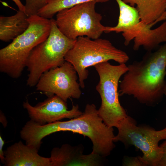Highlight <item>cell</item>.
I'll return each mask as SVG.
<instances>
[{"label": "cell", "instance_id": "1", "mask_svg": "<svg viewBox=\"0 0 166 166\" xmlns=\"http://www.w3.org/2000/svg\"><path fill=\"white\" fill-rule=\"evenodd\" d=\"M128 67L119 85V96H132L148 106L159 103L166 86V42L154 52H147L141 60Z\"/></svg>", "mask_w": 166, "mask_h": 166}, {"label": "cell", "instance_id": "2", "mask_svg": "<svg viewBox=\"0 0 166 166\" xmlns=\"http://www.w3.org/2000/svg\"><path fill=\"white\" fill-rule=\"evenodd\" d=\"M28 20L27 29L0 50V71L14 79L21 76L31 52L47 38L50 31V19L35 14Z\"/></svg>", "mask_w": 166, "mask_h": 166}, {"label": "cell", "instance_id": "3", "mask_svg": "<svg viewBox=\"0 0 166 166\" xmlns=\"http://www.w3.org/2000/svg\"><path fill=\"white\" fill-rule=\"evenodd\" d=\"M45 129L48 135L67 131L87 136L93 144L92 152L104 157L109 155L115 147L113 128L105 124L93 104H87L80 116L66 121L47 124Z\"/></svg>", "mask_w": 166, "mask_h": 166}, {"label": "cell", "instance_id": "4", "mask_svg": "<svg viewBox=\"0 0 166 166\" xmlns=\"http://www.w3.org/2000/svg\"><path fill=\"white\" fill-rule=\"evenodd\" d=\"M119 9L117 24L106 26L105 32L122 33L124 43L127 46L134 40L133 49L137 51L141 47L147 52L152 51L162 42H166V20L157 27H152L156 22L148 24L142 21L136 8L122 0H115Z\"/></svg>", "mask_w": 166, "mask_h": 166}, {"label": "cell", "instance_id": "5", "mask_svg": "<svg viewBox=\"0 0 166 166\" xmlns=\"http://www.w3.org/2000/svg\"><path fill=\"white\" fill-rule=\"evenodd\" d=\"M65 59L74 67L81 87L84 88L85 81L89 75L88 68L109 60L119 64H125L129 57L125 52L115 47L107 39L100 38L92 39L81 36L76 39Z\"/></svg>", "mask_w": 166, "mask_h": 166}, {"label": "cell", "instance_id": "6", "mask_svg": "<svg viewBox=\"0 0 166 166\" xmlns=\"http://www.w3.org/2000/svg\"><path fill=\"white\" fill-rule=\"evenodd\" d=\"M49 34L47 38L35 47L31 52L26 65L29 72L27 85L36 86L45 72L61 65L65 57L73 47L76 40L69 39L58 29L52 18Z\"/></svg>", "mask_w": 166, "mask_h": 166}, {"label": "cell", "instance_id": "7", "mask_svg": "<svg viewBox=\"0 0 166 166\" xmlns=\"http://www.w3.org/2000/svg\"><path fill=\"white\" fill-rule=\"evenodd\" d=\"M94 67L99 77L96 87L101 99L98 114L107 125L117 128L119 123L128 116L120 102L118 90L120 79L128 71V66L125 64L113 65L106 61Z\"/></svg>", "mask_w": 166, "mask_h": 166}, {"label": "cell", "instance_id": "8", "mask_svg": "<svg viewBox=\"0 0 166 166\" xmlns=\"http://www.w3.org/2000/svg\"><path fill=\"white\" fill-rule=\"evenodd\" d=\"M118 132L114 139L125 146L133 145L143 153L139 159L144 166H159L162 150L159 142L166 139V127L157 130L148 126H139L134 120L128 116L117 127Z\"/></svg>", "mask_w": 166, "mask_h": 166}, {"label": "cell", "instance_id": "9", "mask_svg": "<svg viewBox=\"0 0 166 166\" xmlns=\"http://www.w3.org/2000/svg\"><path fill=\"white\" fill-rule=\"evenodd\" d=\"M97 3L89 2L58 12L55 22L59 30L73 40L81 36L92 39L100 38L106 26L101 24L102 16L96 10Z\"/></svg>", "mask_w": 166, "mask_h": 166}, {"label": "cell", "instance_id": "10", "mask_svg": "<svg viewBox=\"0 0 166 166\" xmlns=\"http://www.w3.org/2000/svg\"><path fill=\"white\" fill-rule=\"evenodd\" d=\"M78 79L73 66L65 61L61 65L44 73L35 86L38 91L44 92L49 97L56 95L66 102L71 98H80L81 92Z\"/></svg>", "mask_w": 166, "mask_h": 166}, {"label": "cell", "instance_id": "11", "mask_svg": "<svg viewBox=\"0 0 166 166\" xmlns=\"http://www.w3.org/2000/svg\"><path fill=\"white\" fill-rule=\"evenodd\" d=\"M23 106L26 110L30 120L41 124L65 118L73 119L82 113L77 105H73L71 109L68 110L66 102L56 95L49 96L34 106L26 100L23 102Z\"/></svg>", "mask_w": 166, "mask_h": 166}, {"label": "cell", "instance_id": "12", "mask_svg": "<svg viewBox=\"0 0 166 166\" xmlns=\"http://www.w3.org/2000/svg\"><path fill=\"white\" fill-rule=\"evenodd\" d=\"M82 145L72 146L68 144L55 147L50 152L51 166H100L104 164L105 157L91 152L83 154Z\"/></svg>", "mask_w": 166, "mask_h": 166}, {"label": "cell", "instance_id": "13", "mask_svg": "<svg viewBox=\"0 0 166 166\" xmlns=\"http://www.w3.org/2000/svg\"><path fill=\"white\" fill-rule=\"evenodd\" d=\"M38 150L21 141L16 142L4 151V166H51L50 158L40 155Z\"/></svg>", "mask_w": 166, "mask_h": 166}, {"label": "cell", "instance_id": "14", "mask_svg": "<svg viewBox=\"0 0 166 166\" xmlns=\"http://www.w3.org/2000/svg\"><path fill=\"white\" fill-rule=\"evenodd\" d=\"M134 7L140 20L148 24L166 20V0H122Z\"/></svg>", "mask_w": 166, "mask_h": 166}, {"label": "cell", "instance_id": "15", "mask_svg": "<svg viewBox=\"0 0 166 166\" xmlns=\"http://www.w3.org/2000/svg\"><path fill=\"white\" fill-rule=\"evenodd\" d=\"M28 16L19 10L13 15L0 17V39L8 42L13 40L28 28Z\"/></svg>", "mask_w": 166, "mask_h": 166}, {"label": "cell", "instance_id": "16", "mask_svg": "<svg viewBox=\"0 0 166 166\" xmlns=\"http://www.w3.org/2000/svg\"><path fill=\"white\" fill-rule=\"evenodd\" d=\"M110 0H47L46 5L38 12L37 15L50 19L58 12L76 5L91 1L103 3Z\"/></svg>", "mask_w": 166, "mask_h": 166}, {"label": "cell", "instance_id": "17", "mask_svg": "<svg viewBox=\"0 0 166 166\" xmlns=\"http://www.w3.org/2000/svg\"><path fill=\"white\" fill-rule=\"evenodd\" d=\"M47 0H25V13L28 16L37 14L46 4Z\"/></svg>", "mask_w": 166, "mask_h": 166}, {"label": "cell", "instance_id": "18", "mask_svg": "<svg viewBox=\"0 0 166 166\" xmlns=\"http://www.w3.org/2000/svg\"><path fill=\"white\" fill-rule=\"evenodd\" d=\"M123 165L126 166H144L139 156L136 157L125 156L124 158Z\"/></svg>", "mask_w": 166, "mask_h": 166}, {"label": "cell", "instance_id": "19", "mask_svg": "<svg viewBox=\"0 0 166 166\" xmlns=\"http://www.w3.org/2000/svg\"><path fill=\"white\" fill-rule=\"evenodd\" d=\"M160 145L162 150V156L159 166H166V139Z\"/></svg>", "mask_w": 166, "mask_h": 166}, {"label": "cell", "instance_id": "20", "mask_svg": "<svg viewBox=\"0 0 166 166\" xmlns=\"http://www.w3.org/2000/svg\"><path fill=\"white\" fill-rule=\"evenodd\" d=\"M4 140H3L1 136H0V158L1 163L4 164L5 162V156L4 151L2 148L4 144Z\"/></svg>", "mask_w": 166, "mask_h": 166}, {"label": "cell", "instance_id": "21", "mask_svg": "<svg viewBox=\"0 0 166 166\" xmlns=\"http://www.w3.org/2000/svg\"><path fill=\"white\" fill-rule=\"evenodd\" d=\"M13 1L18 7V10L23 11L25 13V7L22 2L20 0H11Z\"/></svg>", "mask_w": 166, "mask_h": 166}, {"label": "cell", "instance_id": "22", "mask_svg": "<svg viewBox=\"0 0 166 166\" xmlns=\"http://www.w3.org/2000/svg\"><path fill=\"white\" fill-rule=\"evenodd\" d=\"M164 95H165L166 97V86L165 88V89H164Z\"/></svg>", "mask_w": 166, "mask_h": 166}]
</instances>
